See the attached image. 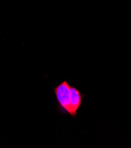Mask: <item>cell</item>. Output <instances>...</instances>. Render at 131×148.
Instances as JSON below:
<instances>
[{
    "label": "cell",
    "mask_w": 131,
    "mask_h": 148,
    "mask_svg": "<svg viewBox=\"0 0 131 148\" xmlns=\"http://www.w3.org/2000/svg\"><path fill=\"white\" fill-rule=\"evenodd\" d=\"M70 85L64 80L53 88L57 100V108L62 114L70 113Z\"/></svg>",
    "instance_id": "6da1fadb"
},
{
    "label": "cell",
    "mask_w": 131,
    "mask_h": 148,
    "mask_svg": "<svg viewBox=\"0 0 131 148\" xmlns=\"http://www.w3.org/2000/svg\"><path fill=\"white\" fill-rule=\"evenodd\" d=\"M84 95L76 87L70 86V113L69 115L73 118H76L79 109L81 108Z\"/></svg>",
    "instance_id": "7a4b0ae2"
}]
</instances>
